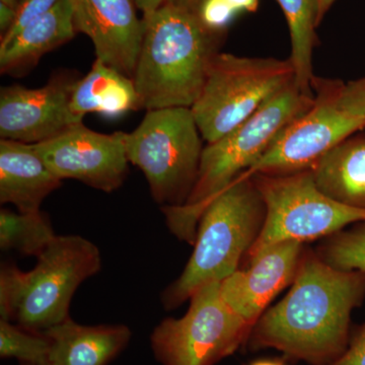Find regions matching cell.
Here are the masks:
<instances>
[{"mask_svg": "<svg viewBox=\"0 0 365 365\" xmlns=\"http://www.w3.org/2000/svg\"><path fill=\"white\" fill-rule=\"evenodd\" d=\"M365 299V272L339 270L304 250L289 292L257 321L246 344L288 359L330 365L349 344L353 309Z\"/></svg>", "mask_w": 365, "mask_h": 365, "instance_id": "obj_1", "label": "cell"}, {"mask_svg": "<svg viewBox=\"0 0 365 365\" xmlns=\"http://www.w3.org/2000/svg\"><path fill=\"white\" fill-rule=\"evenodd\" d=\"M143 20L133 76L141 109L191 108L218 53L220 32L204 25L198 14L167 2Z\"/></svg>", "mask_w": 365, "mask_h": 365, "instance_id": "obj_2", "label": "cell"}, {"mask_svg": "<svg viewBox=\"0 0 365 365\" xmlns=\"http://www.w3.org/2000/svg\"><path fill=\"white\" fill-rule=\"evenodd\" d=\"M314 101V96L302 93L294 81L234 130L206 144L195 185L186 202L160 208L170 232L181 241L195 244L199 220L210 201L253 167L280 132L307 112Z\"/></svg>", "mask_w": 365, "mask_h": 365, "instance_id": "obj_3", "label": "cell"}, {"mask_svg": "<svg viewBox=\"0 0 365 365\" xmlns=\"http://www.w3.org/2000/svg\"><path fill=\"white\" fill-rule=\"evenodd\" d=\"M265 218V202L253 175L246 170L204 210L186 267L160 295L163 309H178L201 287L222 282L239 270L258 240Z\"/></svg>", "mask_w": 365, "mask_h": 365, "instance_id": "obj_4", "label": "cell"}, {"mask_svg": "<svg viewBox=\"0 0 365 365\" xmlns=\"http://www.w3.org/2000/svg\"><path fill=\"white\" fill-rule=\"evenodd\" d=\"M33 270L14 264L0 269V319L43 333L71 318L72 297L79 285L102 269L93 242L81 235H57L37 257Z\"/></svg>", "mask_w": 365, "mask_h": 365, "instance_id": "obj_5", "label": "cell"}, {"mask_svg": "<svg viewBox=\"0 0 365 365\" xmlns=\"http://www.w3.org/2000/svg\"><path fill=\"white\" fill-rule=\"evenodd\" d=\"M202 143L191 108L150 110L133 131L124 132L129 163L143 173L160 208L186 202L198 176Z\"/></svg>", "mask_w": 365, "mask_h": 365, "instance_id": "obj_6", "label": "cell"}, {"mask_svg": "<svg viewBox=\"0 0 365 365\" xmlns=\"http://www.w3.org/2000/svg\"><path fill=\"white\" fill-rule=\"evenodd\" d=\"M294 81L290 59L249 58L218 52L191 107L203 140L212 143L227 135Z\"/></svg>", "mask_w": 365, "mask_h": 365, "instance_id": "obj_7", "label": "cell"}, {"mask_svg": "<svg viewBox=\"0 0 365 365\" xmlns=\"http://www.w3.org/2000/svg\"><path fill=\"white\" fill-rule=\"evenodd\" d=\"M266 206L258 240L245 260L281 242H306L365 222V209L351 207L324 194L311 169L283 175L252 174Z\"/></svg>", "mask_w": 365, "mask_h": 365, "instance_id": "obj_8", "label": "cell"}, {"mask_svg": "<svg viewBox=\"0 0 365 365\" xmlns=\"http://www.w3.org/2000/svg\"><path fill=\"white\" fill-rule=\"evenodd\" d=\"M182 318H167L150 335L155 359L162 365H215L248 341L252 326L235 314L211 282L190 297Z\"/></svg>", "mask_w": 365, "mask_h": 365, "instance_id": "obj_9", "label": "cell"}, {"mask_svg": "<svg viewBox=\"0 0 365 365\" xmlns=\"http://www.w3.org/2000/svg\"><path fill=\"white\" fill-rule=\"evenodd\" d=\"M343 83L314 76V104L280 132L250 174L283 175L311 169L329 151L365 128V117L339 104Z\"/></svg>", "mask_w": 365, "mask_h": 365, "instance_id": "obj_10", "label": "cell"}, {"mask_svg": "<svg viewBox=\"0 0 365 365\" xmlns=\"http://www.w3.org/2000/svg\"><path fill=\"white\" fill-rule=\"evenodd\" d=\"M33 148L60 180H78L106 193L119 189L128 175L124 132L98 133L79 123Z\"/></svg>", "mask_w": 365, "mask_h": 365, "instance_id": "obj_11", "label": "cell"}, {"mask_svg": "<svg viewBox=\"0 0 365 365\" xmlns=\"http://www.w3.org/2000/svg\"><path fill=\"white\" fill-rule=\"evenodd\" d=\"M76 72L55 73L47 85L28 88L14 85L0 91L1 139L36 144L49 140L83 118L72 112L74 88L79 81Z\"/></svg>", "mask_w": 365, "mask_h": 365, "instance_id": "obj_12", "label": "cell"}, {"mask_svg": "<svg viewBox=\"0 0 365 365\" xmlns=\"http://www.w3.org/2000/svg\"><path fill=\"white\" fill-rule=\"evenodd\" d=\"M304 250V242L287 241L257 254L220 282L223 300L253 328L271 300L294 283Z\"/></svg>", "mask_w": 365, "mask_h": 365, "instance_id": "obj_13", "label": "cell"}, {"mask_svg": "<svg viewBox=\"0 0 365 365\" xmlns=\"http://www.w3.org/2000/svg\"><path fill=\"white\" fill-rule=\"evenodd\" d=\"M76 32L95 47L96 59L133 79L144 35L133 0H71Z\"/></svg>", "mask_w": 365, "mask_h": 365, "instance_id": "obj_14", "label": "cell"}, {"mask_svg": "<svg viewBox=\"0 0 365 365\" xmlns=\"http://www.w3.org/2000/svg\"><path fill=\"white\" fill-rule=\"evenodd\" d=\"M62 185L33 144L0 139V202L19 212L40 210L41 204Z\"/></svg>", "mask_w": 365, "mask_h": 365, "instance_id": "obj_15", "label": "cell"}, {"mask_svg": "<svg viewBox=\"0 0 365 365\" xmlns=\"http://www.w3.org/2000/svg\"><path fill=\"white\" fill-rule=\"evenodd\" d=\"M51 342L49 365H107L131 339L126 325L86 326L71 318L44 331Z\"/></svg>", "mask_w": 365, "mask_h": 365, "instance_id": "obj_16", "label": "cell"}, {"mask_svg": "<svg viewBox=\"0 0 365 365\" xmlns=\"http://www.w3.org/2000/svg\"><path fill=\"white\" fill-rule=\"evenodd\" d=\"M76 33L71 0H59L48 13L0 47V72L16 74L28 71L46 53L71 41Z\"/></svg>", "mask_w": 365, "mask_h": 365, "instance_id": "obj_17", "label": "cell"}, {"mask_svg": "<svg viewBox=\"0 0 365 365\" xmlns=\"http://www.w3.org/2000/svg\"><path fill=\"white\" fill-rule=\"evenodd\" d=\"M318 188L351 207L365 209V137H349L311 168Z\"/></svg>", "mask_w": 365, "mask_h": 365, "instance_id": "obj_18", "label": "cell"}, {"mask_svg": "<svg viewBox=\"0 0 365 365\" xmlns=\"http://www.w3.org/2000/svg\"><path fill=\"white\" fill-rule=\"evenodd\" d=\"M71 107L83 118L90 113L117 118L141 109L133 79L98 59L85 78L79 79Z\"/></svg>", "mask_w": 365, "mask_h": 365, "instance_id": "obj_19", "label": "cell"}, {"mask_svg": "<svg viewBox=\"0 0 365 365\" xmlns=\"http://www.w3.org/2000/svg\"><path fill=\"white\" fill-rule=\"evenodd\" d=\"M289 28L292 39L290 61L294 67L295 85L302 93L314 96L312 81L313 51L318 24L317 0H277Z\"/></svg>", "mask_w": 365, "mask_h": 365, "instance_id": "obj_20", "label": "cell"}, {"mask_svg": "<svg viewBox=\"0 0 365 365\" xmlns=\"http://www.w3.org/2000/svg\"><path fill=\"white\" fill-rule=\"evenodd\" d=\"M57 237L49 216L41 210L14 212L0 211V249L24 256L39 257Z\"/></svg>", "mask_w": 365, "mask_h": 365, "instance_id": "obj_21", "label": "cell"}, {"mask_svg": "<svg viewBox=\"0 0 365 365\" xmlns=\"http://www.w3.org/2000/svg\"><path fill=\"white\" fill-rule=\"evenodd\" d=\"M51 342L43 333L32 332L0 319V356L23 364L49 365Z\"/></svg>", "mask_w": 365, "mask_h": 365, "instance_id": "obj_22", "label": "cell"}, {"mask_svg": "<svg viewBox=\"0 0 365 365\" xmlns=\"http://www.w3.org/2000/svg\"><path fill=\"white\" fill-rule=\"evenodd\" d=\"M316 253L334 268L365 272V222L330 235Z\"/></svg>", "mask_w": 365, "mask_h": 365, "instance_id": "obj_23", "label": "cell"}, {"mask_svg": "<svg viewBox=\"0 0 365 365\" xmlns=\"http://www.w3.org/2000/svg\"><path fill=\"white\" fill-rule=\"evenodd\" d=\"M58 1L59 0H21L16 9V18L14 25L1 36L0 47L6 45L29 24L48 13Z\"/></svg>", "mask_w": 365, "mask_h": 365, "instance_id": "obj_24", "label": "cell"}, {"mask_svg": "<svg viewBox=\"0 0 365 365\" xmlns=\"http://www.w3.org/2000/svg\"><path fill=\"white\" fill-rule=\"evenodd\" d=\"M237 11L227 0H203L199 7L198 16L201 21L210 30L222 32L232 21Z\"/></svg>", "mask_w": 365, "mask_h": 365, "instance_id": "obj_25", "label": "cell"}, {"mask_svg": "<svg viewBox=\"0 0 365 365\" xmlns=\"http://www.w3.org/2000/svg\"><path fill=\"white\" fill-rule=\"evenodd\" d=\"M339 104L346 111L365 117V78L347 85L343 83Z\"/></svg>", "mask_w": 365, "mask_h": 365, "instance_id": "obj_26", "label": "cell"}, {"mask_svg": "<svg viewBox=\"0 0 365 365\" xmlns=\"http://www.w3.org/2000/svg\"><path fill=\"white\" fill-rule=\"evenodd\" d=\"M330 365H365V324L355 334L345 352Z\"/></svg>", "mask_w": 365, "mask_h": 365, "instance_id": "obj_27", "label": "cell"}, {"mask_svg": "<svg viewBox=\"0 0 365 365\" xmlns=\"http://www.w3.org/2000/svg\"><path fill=\"white\" fill-rule=\"evenodd\" d=\"M16 18V9L0 2V30L4 35L14 25Z\"/></svg>", "mask_w": 365, "mask_h": 365, "instance_id": "obj_28", "label": "cell"}, {"mask_svg": "<svg viewBox=\"0 0 365 365\" xmlns=\"http://www.w3.org/2000/svg\"><path fill=\"white\" fill-rule=\"evenodd\" d=\"M167 0H133L137 9L143 11V16H150L165 4Z\"/></svg>", "mask_w": 365, "mask_h": 365, "instance_id": "obj_29", "label": "cell"}, {"mask_svg": "<svg viewBox=\"0 0 365 365\" xmlns=\"http://www.w3.org/2000/svg\"><path fill=\"white\" fill-rule=\"evenodd\" d=\"M237 13L239 11H256L259 6V0H227Z\"/></svg>", "mask_w": 365, "mask_h": 365, "instance_id": "obj_30", "label": "cell"}, {"mask_svg": "<svg viewBox=\"0 0 365 365\" xmlns=\"http://www.w3.org/2000/svg\"><path fill=\"white\" fill-rule=\"evenodd\" d=\"M165 2L172 4V6L181 7V9L198 14L199 7H200L203 0H167Z\"/></svg>", "mask_w": 365, "mask_h": 365, "instance_id": "obj_31", "label": "cell"}, {"mask_svg": "<svg viewBox=\"0 0 365 365\" xmlns=\"http://www.w3.org/2000/svg\"><path fill=\"white\" fill-rule=\"evenodd\" d=\"M335 0H317V6H318V24L321 23L327 11H329Z\"/></svg>", "mask_w": 365, "mask_h": 365, "instance_id": "obj_32", "label": "cell"}, {"mask_svg": "<svg viewBox=\"0 0 365 365\" xmlns=\"http://www.w3.org/2000/svg\"><path fill=\"white\" fill-rule=\"evenodd\" d=\"M250 365H285L284 364H282L281 361H277V360H269V359H264V360H257V361L253 362V364H251Z\"/></svg>", "mask_w": 365, "mask_h": 365, "instance_id": "obj_33", "label": "cell"}, {"mask_svg": "<svg viewBox=\"0 0 365 365\" xmlns=\"http://www.w3.org/2000/svg\"><path fill=\"white\" fill-rule=\"evenodd\" d=\"M23 365H32V364H23Z\"/></svg>", "mask_w": 365, "mask_h": 365, "instance_id": "obj_34", "label": "cell"}]
</instances>
